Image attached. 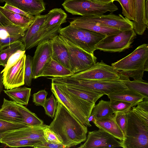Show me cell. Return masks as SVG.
<instances>
[{"mask_svg":"<svg viewBox=\"0 0 148 148\" xmlns=\"http://www.w3.org/2000/svg\"><path fill=\"white\" fill-rule=\"evenodd\" d=\"M57 103L54 119L48 128L67 148L85 141L87 127L77 120L58 101Z\"/></svg>","mask_w":148,"mask_h":148,"instance_id":"obj_1","label":"cell"},{"mask_svg":"<svg viewBox=\"0 0 148 148\" xmlns=\"http://www.w3.org/2000/svg\"><path fill=\"white\" fill-rule=\"evenodd\" d=\"M120 77L143 80L144 73L148 71V45L144 43L137 47L127 56L111 66Z\"/></svg>","mask_w":148,"mask_h":148,"instance_id":"obj_2","label":"cell"},{"mask_svg":"<svg viewBox=\"0 0 148 148\" xmlns=\"http://www.w3.org/2000/svg\"><path fill=\"white\" fill-rule=\"evenodd\" d=\"M127 124L124 139L121 141L123 148H148V123L132 109L126 113Z\"/></svg>","mask_w":148,"mask_h":148,"instance_id":"obj_3","label":"cell"},{"mask_svg":"<svg viewBox=\"0 0 148 148\" xmlns=\"http://www.w3.org/2000/svg\"><path fill=\"white\" fill-rule=\"evenodd\" d=\"M53 83H58L77 88L107 94L128 88L120 79L115 80H87L75 79L67 76L48 78Z\"/></svg>","mask_w":148,"mask_h":148,"instance_id":"obj_4","label":"cell"},{"mask_svg":"<svg viewBox=\"0 0 148 148\" xmlns=\"http://www.w3.org/2000/svg\"><path fill=\"white\" fill-rule=\"evenodd\" d=\"M59 35L87 52L94 54L97 45L106 36L69 25L59 30Z\"/></svg>","mask_w":148,"mask_h":148,"instance_id":"obj_5","label":"cell"},{"mask_svg":"<svg viewBox=\"0 0 148 148\" xmlns=\"http://www.w3.org/2000/svg\"><path fill=\"white\" fill-rule=\"evenodd\" d=\"M62 5L68 12L82 16L102 15L108 12L113 13L118 10L113 2L103 4L89 0H66Z\"/></svg>","mask_w":148,"mask_h":148,"instance_id":"obj_6","label":"cell"},{"mask_svg":"<svg viewBox=\"0 0 148 148\" xmlns=\"http://www.w3.org/2000/svg\"><path fill=\"white\" fill-rule=\"evenodd\" d=\"M133 29L118 32L106 36L96 46V49L111 52H121L130 48L136 38Z\"/></svg>","mask_w":148,"mask_h":148,"instance_id":"obj_7","label":"cell"},{"mask_svg":"<svg viewBox=\"0 0 148 148\" xmlns=\"http://www.w3.org/2000/svg\"><path fill=\"white\" fill-rule=\"evenodd\" d=\"M67 48L69 55L71 71L74 74L86 70L97 62V58L59 35Z\"/></svg>","mask_w":148,"mask_h":148,"instance_id":"obj_8","label":"cell"},{"mask_svg":"<svg viewBox=\"0 0 148 148\" xmlns=\"http://www.w3.org/2000/svg\"><path fill=\"white\" fill-rule=\"evenodd\" d=\"M67 17L66 14L61 8H55L50 10L40 27L38 45L50 40L58 33L61 25L66 22Z\"/></svg>","mask_w":148,"mask_h":148,"instance_id":"obj_9","label":"cell"},{"mask_svg":"<svg viewBox=\"0 0 148 148\" xmlns=\"http://www.w3.org/2000/svg\"><path fill=\"white\" fill-rule=\"evenodd\" d=\"M69 76L76 79L87 80H115L120 78L111 66L105 64L102 60L86 70Z\"/></svg>","mask_w":148,"mask_h":148,"instance_id":"obj_10","label":"cell"},{"mask_svg":"<svg viewBox=\"0 0 148 148\" xmlns=\"http://www.w3.org/2000/svg\"><path fill=\"white\" fill-rule=\"evenodd\" d=\"M48 126L44 124L40 125H28L8 131L3 135L1 143L21 139L37 140L44 142L46 141L44 137V132Z\"/></svg>","mask_w":148,"mask_h":148,"instance_id":"obj_11","label":"cell"},{"mask_svg":"<svg viewBox=\"0 0 148 148\" xmlns=\"http://www.w3.org/2000/svg\"><path fill=\"white\" fill-rule=\"evenodd\" d=\"M79 19L85 21L95 23L104 26L124 31L133 29V21L120 14L118 15L112 13L107 15H100L77 17Z\"/></svg>","mask_w":148,"mask_h":148,"instance_id":"obj_12","label":"cell"},{"mask_svg":"<svg viewBox=\"0 0 148 148\" xmlns=\"http://www.w3.org/2000/svg\"><path fill=\"white\" fill-rule=\"evenodd\" d=\"M85 141L78 148L122 147L121 141H119L109 133L100 129L97 130L88 132Z\"/></svg>","mask_w":148,"mask_h":148,"instance_id":"obj_13","label":"cell"},{"mask_svg":"<svg viewBox=\"0 0 148 148\" xmlns=\"http://www.w3.org/2000/svg\"><path fill=\"white\" fill-rule=\"evenodd\" d=\"M26 56L25 53L15 64L2 73L3 82L5 89H11L24 84Z\"/></svg>","mask_w":148,"mask_h":148,"instance_id":"obj_14","label":"cell"},{"mask_svg":"<svg viewBox=\"0 0 148 148\" xmlns=\"http://www.w3.org/2000/svg\"><path fill=\"white\" fill-rule=\"evenodd\" d=\"M52 50L49 40L39 44L32 57V77H40L44 70L51 59Z\"/></svg>","mask_w":148,"mask_h":148,"instance_id":"obj_15","label":"cell"},{"mask_svg":"<svg viewBox=\"0 0 148 148\" xmlns=\"http://www.w3.org/2000/svg\"><path fill=\"white\" fill-rule=\"evenodd\" d=\"M51 90L57 101L64 106L80 123L87 127L92 126L88 119L66 92L59 89L56 84L52 82Z\"/></svg>","mask_w":148,"mask_h":148,"instance_id":"obj_16","label":"cell"},{"mask_svg":"<svg viewBox=\"0 0 148 148\" xmlns=\"http://www.w3.org/2000/svg\"><path fill=\"white\" fill-rule=\"evenodd\" d=\"M28 29L14 24L0 26V52L14 42H23L25 32Z\"/></svg>","mask_w":148,"mask_h":148,"instance_id":"obj_17","label":"cell"},{"mask_svg":"<svg viewBox=\"0 0 148 148\" xmlns=\"http://www.w3.org/2000/svg\"><path fill=\"white\" fill-rule=\"evenodd\" d=\"M51 58L71 71L68 49L59 35H56L50 39Z\"/></svg>","mask_w":148,"mask_h":148,"instance_id":"obj_18","label":"cell"},{"mask_svg":"<svg viewBox=\"0 0 148 148\" xmlns=\"http://www.w3.org/2000/svg\"><path fill=\"white\" fill-rule=\"evenodd\" d=\"M47 14L35 16L34 20L25 32L23 40L25 50L37 46L38 42V32L40 26L45 20Z\"/></svg>","mask_w":148,"mask_h":148,"instance_id":"obj_19","label":"cell"},{"mask_svg":"<svg viewBox=\"0 0 148 148\" xmlns=\"http://www.w3.org/2000/svg\"><path fill=\"white\" fill-rule=\"evenodd\" d=\"M4 2L33 16L40 15L45 10L43 0H4Z\"/></svg>","mask_w":148,"mask_h":148,"instance_id":"obj_20","label":"cell"},{"mask_svg":"<svg viewBox=\"0 0 148 148\" xmlns=\"http://www.w3.org/2000/svg\"><path fill=\"white\" fill-rule=\"evenodd\" d=\"M114 116V114L109 116L96 119L93 123L99 129L105 131L116 139L122 141L124 139V135L116 123Z\"/></svg>","mask_w":148,"mask_h":148,"instance_id":"obj_21","label":"cell"},{"mask_svg":"<svg viewBox=\"0 0 148 148\" xmlns=\"http://www.w3.org/2000/svg\"><path fill=\"white\" fill-rule=\"evenodd\" d=\"M0 119L11 122L23 123L16 103L5 98L0 109Z\"/></svg>","mask_w":148,"mask_h":148,"instance_id":"obj_22","label":"cell"},{"mask_svg":"<svg viewBox=\"0 0 148 148\" xmlns=\"http://www.w3.org/2000/svg\"><path fill=\"white\" fill-rule=\"evenodd\" d=\"M73 20L70 22V25L78 27L100 33L106 36L114 34L120 31V30L112 28L101 24L80 20L77 17L71 18Z\"/></svg>","mask_w":148,"mask_h":148,"instance_id":"obj_23","label":"cell"},{"mask_svg":"<svg viewBox=\"0 0 148 148\" xmlns=\"http://www.w3.org/2000/svg\"><path fill=\"white\" fill-rule=\"evenodd\" d=\"M54 83L56 85L59 89L94 103H95L99 98L104 95L101 93L81 89L71 86L58 83Z\"/></svg>","mask_w":148,"mask_h":148,"instance_id":"obj_24","label":"cell"},{"mask_svg":"<svg viewBox=\"0 0 148 148\" xmlns=\"http://www.w3.org/2000/svg\"><path fill=\"white\" fill-rule=\"evenodd\" d=\"M110 99L120 100L131 103L133 106L144 99L140 94L128 88L117 91L107 95Z\"/></svg>","mask_w":148,"mask_h":148,"instance_id":"obj_25","label":"cell"},{"mask_svg":"<svg viewBox=\"0 0 148 148\" xmlns=\"http://www.w3.org/2000/svg\"><path fill=\"white\" fill-rule=\"evenodd\" d=\"M135 19L133 21V28L136 33L142 35L148 27L146 21L144 11L145 0H134Z\"/></svg>","mask_w":148,"mask_h":148,"instance_id":"obj_26","label":"cell"},{"mask_svg":"<svg viewBox=\"0 0 148 148\" xmlns=\"http://www.w3.org/2000/svg\"><path fill=\"white\" fill-rule=\"evenodd\" d=\"M74 74L70 69L52 59L44 70L40 77H61L71 76Z\"/></svg>","mask_w":148,"mask_h":148,"instance_id":"obj_27","label":"cell"},{"mask_svg":"<svg viewBox=\"0 0 148 148\" xmlns=\"http://www.w3.org/2000/svg\"><path fill=\"white\" fill-rule=\"evenodd\" d=\"M31 89L25 87H17L4 90L9 97L16 103L27 105L31 94Z\"/></svg>","mask_w":148,"mask_h":148,"instance_id":"obj_28","label":"cell"},{"mask_svg":"<svg viewBox=\"0 0 148 148\" xmlns=\"http://www.w3.org/2000/svg\"><path fill=\"white\" fill-rule=\"evenodd\" d=\"M0 10L12 24L23 28H28L34 18H29L23 15L8 10L0 6Z\"/></svg>","mask_w":148,"mask_h":148,"instance_id":"obj_29","label":"cell"},{"mask_svg":"<svg viewBox=\"0 0 148 148\" xmlns=\"http://www.w3.org/2000/svg\"><path fill=\"white\" fill-rule=\"evenodd\" d=\"M125 84L128 88L135 91L142 95L144 99L148 100V83L144 81H130L129 78L123 77L120 79Z\"/></svg>","mask_w":148,"mask_h":148,"instance_id":"obj_30","label":"cell"},{"mask_svg":"<svg viewBox=\"0 0 148 148\" xmlns=\"http://www.w3.org/2000/svg\"><path fill=\"white\" fill-rule=\"evenodd\" d=\"M18 111L22 117L23 122L27 125H40L43 121L34 113L32 112L23 105L16 103Z\"/></svg>","mask_w":148,"mask_h":148,"instance_id":"obj_31","label":"cell"},{"mask_svg":"<svg viewBox=\"0 0 148 148\" xmlns=\"http://www.w3.org/2000/svg\"><path fill=\"white\" fill-rule=\"evenodd\" d=\"M114 113L110 106L109 101L102 99L95 105L91 114L96 119L111 116Z\"/></svg>","mask_w":148,"mask_h":148,"instance_id":"obj_32","label":"cell"},{"mask_svg":"<svg viewBox=\"0 0 148 148\" xmlns=\"http://www.w3.org/2000/svg\"><path fill=\"white\" fill-rule=\"evenodd\" d=\"M20 50H25L22 41H17L14 42L2 50L0 52V64L1 65L5 67L10 57L17 51Z\"/></svg>","mask_w":148,"mask_h":148,"instance_id":"obj_33","label":"cell"},{"mask_svg":"<svg viewBox=\"0 0 148 148\" xmlns=\"http://www.w3.org/2000/svg\"><path fill=\"white\" fill-rule=\"evenodd\" d=\"M118 1L122 9V14L133 21L135 19V11L134 0H115Z\"/></svg>","mask_w":148,"mask_h":148,"instance_id":"obj_34","label":"cell"},{"mask_svg":"<svg viewBox=\"0 0 148 148\" xmlns=\"http://www.w3.org/2000/svg\"><path fill=\"white\" fill-rule=\"evenodd\" d=\"M109 102L110 106L114 113H126L133 106L131 103L123 101L110 99Z\"/></svg>","mask_w":148,"mask_h":148,"instance_id":"obj_35","label":"cell"},{"mask_svg":"<svg viewBox=\"0 0 148 148\" xmlns=\"http://www.w3.org/2000/svg\"><path fill=\"white\" fill-rule=\"evenodd\" d=\"M136 106V107H132V110L144 121L148 123V100L144 99Z\"/></svg>","mask_w":148,"mask_h":148,"instance_id":"obj_36","label":"cell"},{"mask_svg":"<svg viewBox=\"0 0 148 148\" xmlns=\"http://www.w3.org/2000/svg\"><path fill=\"white\" fill-rule=\"evenodd\" d=\"M39 140L32 139H21L4 143L3 144L7 146L12 147H34L35 145L41 143Z\"/></svg>","mask_w":148,"mask_h":148,"instance_id":"obj_37","label":"cell"},{"mask_svg":"<svg viewBox=\"0 0 148 148\" xmlns=\"http://www.w3.org/2000/svg\"><path fill=\"white\" fill-rule=\"evenodd\" d=\"M32 57L29 55H26L24 71V84L30 86L31 85L32 77Z\"/></svg>","mask_w":148,"mask_h":148,"instance_id":"obj_38","label":"cell"},{"mask_svg":"<svg viewBox=\"0 0 148 148\" xmlns=\"http://www.w3.org/2000/svg\"><path fill=\"white\" fill-rule=\"evenodd\" d=\"M58 101L55 99L53 94L46 99L44 106L45 113L53 119L55 115L57 108Z\"/></svg>","mask_w":148,"mask_h":148,"instance_id":"obj_39","label":"cell"},{"mask_svg":"<svg viewBox=\"0 0 148 148\" xmlns=\"http://www.w3.org/2000/svg\"><path fill=\"white\" fill-rule=\"evenodd\" d=\"M28 125L20 123L8 122L0 119V133L17 129Z\"/></svg>","mask_w":148,"mask_h":148,"instance_id":"obj_40","label":"cell"},{"mask_svg":"<svg viewBox=\"0 0 148 148\" xmlns=\"http://www.w3.org/2000/svg\"><path fill=\"white\" fill-rule=\"evenodd\" d=\"M25 52V50H20L12 55L8 59L5 66L1 72L2 73L5 71L15 64L23 56Z\"/></svg>","mask_w":148,"mask_h":148,"instance_id":"obj_41","label":"cell"},{"mask_svg":"<svg viewBox=\"0 0 148 148\" xmlns=\"http://www.w3.org/2000/svg\"><path fill=\"white\" fill-rule=\"evenodd\" d=\"M126 113L117 112L114 113V117L117 124L124 136L127 124Z\"/></svg>","mask_w":148,"mask_h":148,"instance_id":"obj_42","label":"cell"},{"mask_svg":"<svg viewBox=\"0 0 148 148\" xmlns=\"http://www.w3.org/2000/svg\"><path fill=\"white\" fill-rule=\"evenodd\" d=\"M48 92L45 90H42L34 93L32 95L33 102L36 106H44Z\"/></svg>","mask_w":148,"mask_h":148,"instance_id":"obj_43","label":"cell"},{"mask_svg":"<svg viewBox=\"0 0 148 148\" xmlns=\"http://www.w3.org/2000/svg\"><path fill=\"white\" fill-rule=\"evenodd\" d=\"M44 135L46 142L48 143H62L56 134L48 127L45 130Z\"/></svg>","mask_w":148,"mask_h":148,"instance_id":"obj_44","label":"cell"},{"mask_svg":"<svg viewBox=\"0 0 148 148\" xmlns=\"http://www.w3.org/2000/svg\"><path fill=\"white\" fill-rule=\"evenodd\" d=\"M4 8L14 13L25 16L29 18L34 19L35 16L31 15L21 9L5 3L3 6Z\"/></svg>","mask_w":148,"mask_h":148,"instance_id":"obj_45","label":"cell"},{"mask_svg":"<svg viewBox=\"0 0 148 148\" xmlns=\"http://www.w3.org/2000/svg\"><path fill=\"white\" fill-rule=\"evenodd\" d=\"M33 147L36 148H67V147L62 143H48L46 141L42 142L37 145Z\"/></svg>","mask_w":148,"mask_h":148,"instance_id":"obj_46","label":"cell"},{"mask_svg":"<svg viewBox=\"0 0 148 148\" xmlns=\"http://www.w3.org/2000/svg\"><path fill=\"white\" fill-rule=\"evenodd\" d=\"M12 24L0 10V26H5Z\"/></svg>","mask_w":148,"mask_h":148,"instance_id":"obj_47","label":"cell"},{"mask_svg":"<svg viewBox=\"0 0 148 148\" xmlns=\"http://www.w3.org/2000/svg\"><path fill=\"white\" fill-rule=\"evenodd\" d=\"M144 11L145 20L147 23H148V0H145Z\"/></svg>","mask_w":148,"mask_h":148,"instance_id":"obj_48","label":"cell"},{"mask_svg":"<svg viewBox=\"0 0 148 148\" xmlns=\"http://www.w3.org/2000/svg\"><path fill=\"white\" fill-rule=\"evenodd\" d=\"M115 0H91V1L103 4H108L113 2Z\"/></svg>","mask_w":148,"mask_h":148,"instance_id":"obj_49","label":"cell"},{"mask_svg":"<svg viewBox=\"0 0 148 148\" xmlns=\"http://www.w3.org/2000/svg\"><path fill=\"white\" fill-rule=\"evenodd\" d=\"M4 85L3 82V74L0 72V94L3 90Z\"/></svg>","mask_w":148,"mask_h":148,"instance_id":"obj_50","label":"cell"},{"mask_svg":"<svg viewBox=\"0 0 148 148\" xmlns=\"http://www.w3.org/2000/svg\"><path fill=\"white\" fill-rule=\"evenodd\" d=\"M7 132H3V133H0V143H1V140L2 137L3 135L5 133H6Z\"/></svg>","mask_w":148,"mask_h":148,"instance_id":"obj_51","label":"cell"},{"mask_svg":"<svg viewBox=\"0 0 148 148\" xmlns=\"http://www.w3.org/2000/svg\"><path fill=\"white\" fill-rule=\"evenodd\" d=\"M4 2V0H0V3H3Z\"/></svg>","mask_w":148,"mask_h":148,"instance_id":"obj_52","label":"cell"},{"mask_svg":"<svg viewBox=\"0 0 148 148\" xmlns=\"http://www.w3.org/2000/svg\"><path fill=\"white\" fill-rule=\"evenodd\" d=\"M0 65H1V64H0Z\"/></svg>","mask_w":148,"mask_h":148,"instance_id":"obj_53","label":"cell"},{"mask_svg":"<svg viewBox=\"0 0 148 148\" xmlns=\"http://www.w3.org/2000/svg\"><path fill=\"white\" fill-rule=\"evenodd\" d=\"M90 0V1H91V0Z\"/></svg>","mask_w":148,"mask_h":148,"instance_id":"obj_54","label":"cell"}]
</instances>
